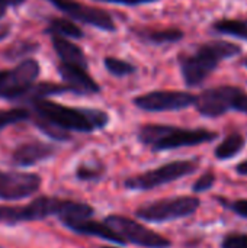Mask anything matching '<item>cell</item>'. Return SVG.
<instances>
[{
  "mask_svg": "<svg viewBox=\"0 0 247 248\" xmlns=\"http://www.w3.org/2000/svg\"><path fill=\"white\" fill-rule=\"evenodd\" d=\"M103 65L108 70L109 74L115 76V77H125L130 74L135 73V65H132L131 62L116 58V57H105L103 60Z\"/></svg>",
  "mask_w": 247,
  "mask_h": 248,
  "instance_id": "22",
  "label": "cell"
},
{
  "mask_svg": "<svg viewBox=\"0 0 247 248\" xmlns=\"http://www.w3.org/2000/svg\"><path fill=\"white\" fill-rule=\"evenodd\" d=\"M39 64L33 58H26L12 70L0 71V97L17 99L26 94L39 76Z\"/></svg>",
  "mask_w": 247,
  "mask_h": 248,
  "instance_id": "6",
  "label": "cell"
},
{
  "mask_svg": "<svg viewBox=\"0 0 247 248\" xmlns=\"http://www.w3.org/2000/svg\"><path fill=\"white\" fill-rule=\"evenodd\" d=\"M242 48L230 41H210L199 45L195 52L181 55L179 65L188 87H198L218 67L223 60L239 55Z\"/></svg>",
  "mask_w": 247,
  "mask_h": 248,
  "instance_id": "2",
  "label": "cell"
},
{
  "mask_svg": "<svg viewBox=\"0 0 247 248\" xmlns=\"http://www.w3.org/2000/svg\"><path fill=\"white\" fill-rule=\"evenodd\" d=\"M64 205H66L64 199L42 196L32 201L26 206L0 208V224L15 225L23 221H41L52 215L60 217V214L64 209Z\"/></svg>",
  "mask_w": 247,
  "mask_h": 248,
  "instance_id": "8",
  "label": "cell"
},
{
  "mask_svg": "<svg viewBox=\"0 0 247 248\" xmlns=\"http://www.w3.org/2000/svg\"><path fill=\"white\" fill-rule=\"evenodd\" d=\"M229 208H230L231 211H234L239 217L247 218V199H240V201L231 202V203L229 205Z\"/></svg>",
  "mask_w": 247,
  "mask_h": 248,
  "instance_id": "28",
  "label": "cell"
},
{
  "mask_svg": "<svg viewBox=\"0 0 247 248\" xmlns=\"http://www.w3.org/2000/svg\"><path fill=\"white\" fill-rule=\"evenodd\" d=\"M236 171L242 176H247V160L246 161H242L237 167H236Z\"/></svg>",
  "mask_w": 247,
  "mask_h": 248,
  "instance_id": "31",
  "label": "cell"
},
{
  "mask_svg": "<svg viewBox=\"0 0 247 248\" xmlns=\"http://www.w3.org/2000/svg\"><path fill=\"white\" fill-rule=\"evenodd\" d=\"M38 49V44H32V42H19L16 45H12L9 48V51H6V57H9L10 60H16L20 57H25L33 51Z\"/></svg>",
  "mask_w": 247,
  "mask_h": 248,
  "instance_id": "25",
  "label": "cell"
},
{
  "mask_svg": "<svg viewBox=\"0 0 247 248\" xmlns=\"http://www.w3.org/2000/svg\"><path fill=\"white\" fill-rule=\"evenodd\" d=\"M102 248H115V247H102Z\"/></svg>",
  "mask_w": 247,
  "mask_h": 248,
  "instance_id": "36",
  "label": "cell"
},
{
  "mask_svg": "<svg viewBox=\"0 0 247 248\" xmlns=\"http://www.w3.org/2000/svg\"><path fill=\"white\" fill-rule=\"evenodd\" d=\"M198 169L197 161L182 160V161H172L165 166H160L154 170H148L138 176L130 177L125 180V187L130 190H150L159 186L176 182L185 176L195 173Z\"/></svg>",
  "mask_w": 247,
  "mask_h": 248,
  "instance_id": "5",
  "label": "cell"
},
{
  "mask_svg": "<svg viewBox=\"0 0 247 248\" xmlns=\"http://www.w3.org/2000/svg\"><path fill=\"white\" fill-rule=\"evenodd\" d=\"M221 248H247V234H229L224 237Z\"/></svg>",
  "mask_w": 247,
  "mask_h": 248,
  "instance_id": "26",
  "label": "cell"
},
{
  "mask_svg": "<svg viewBox=\"0 0 247 248\" xmlns=\"http://www.w3.org/2000/svg\"><path fill=\"white\" fill-rule=\"evenodd\" d=\"M106 3H115V4H124V6H137V4H146V3H153L157 0H102Z\"/></svg>",
  "mask_w": 247,
  "mask_h": 248,
  "instance_id": "29",
  "label": "cell"
},
{
  "mask_svg": "<svg viewBox=\"0 0 247 248\" xmlns=\"http://www.w3.org/2000/svg\"><path fill=\"white\" fill-rule=\"evenodd\" d=\"M214 31L247 41V19H220L213 25Z\"/></svg>",
  "mask_w": 247,
  "mask_h": 248,
  "instance_id": "20",
  "label": "cell"
},
{
  "mask_svg": "<svg viewBox=\"0 0 247 248\" xmlns=\"http://www.w3.org/2000/svg\"><path fill=\"white\" fill-rule=\"evenodd\" d=\"M41 186V177L33 173L1 171L0 170V199L19 201L35 193Z\"/></svg>",
  "mask_w": 247,
  "mask_h": 248,
  "instance_id": "12",
  "label": "cell"
},
{
  "mask_svg": "<svg viewBox=\"0 0 247 248\" xmlns=\"http://www.w3.org/2000/svg\"><path fill=\"white\" fill-rule=\"evenodd\" d=\"M31 118V113L26 109L22 108H16V109H0V129L16 124V122H22Z\"/></svg>",
  "mask_w": 247,
  "mask_h": 248,
  "instance_id": "23",
  "label": "cell"
},
{
  "mask_svg": "<svg viewBox=\"0 0 247 248\" xmlns=\"http://www.w3.org/2000/svg\"><path fill=\"white\" fill-rule=\"evenodd\" d=\"M47 32L49 35H60L64 38H73V39H82L84 36L83 31L70 19L66 17H54L51 19Z\"/></svg>",
  "mask_w": 247,
  "mask_h": 248,
  "instance_id": "18",
  "label": "cell"
},
{
  "mask_svg": "<svg viewBox=\"0 0 247 248\" xmlns=\"http://www.w3.org/2000/svg\"><path fill=\"white\" fill-rule=\"evenodd\" d=\"M217 137V132L208 129H186L159 124L143 125L138 131V140L144 145H148L153 151H169L182 147H195L211 142Z\"/></svg>",
  "mask_w": 247,
  "mask_h": 248,
  "instance_id": "3",
  "label": "cell"
},
{
  "mask_svg": "<svg viewBox=\"0 0 247 248\" xmlns=\"http://www.w3.org/2000/svg\"><path fill=\"white\" fill-rule=\"evenodd\" d=\"M242 64H243V65H245V67H246V68H247V58H245V60L242 61Z\"/></svg>",
  "mask_w": 247,
  "mask_h": 248,
  "instance_id": "35",
  "label": "cell"
},
{
  "mask_svg": "<svg viewBox=\"0 0 247 248\" xmlns=\"http://www.w3.org/2000/svg\"><path fill=\"white\" fill-rule=\"evenodd\" d=\"M214 183H215V174H214V171H207V173H204L197 182H195V185H194V192L195 193H202V192H207L208 189H211L213 186H214Z\"/></svg>",
  "mask_w": 247,
  "mask_h": 248,
  "instance_id": "27",
  "label": "cell"
},
{
  "mask_svg": "<svg viewBox=\"0 0 247 248\" xmlns=\"http://www.w3.org/2000/svg\"><path fill=\"white\" fill-rule=\"evenodd\" d=\"M234 110L242 112V113H247V93H242L240 97L237 99V103L234 106Z\"/></svg>",
  "mask_w": 247,
  "mask_h": 248,
  "instance_id": "30",
  "label": "cell"
},
{
  "mask_svg": "<svg viewBox=\"0 0 247 248\" xmlns=\"http://www.w3.org/2000/svg\"><path fill=\"white\" fill-rule=\"evenodd\" d=\"M102 173H103V167L93 163V164H82L77 169L76 176L80 180H98L100 179Z\"/></svg>",
  "mask_w": 247,
  "mask_h": 248,
  "instance_id": "24",
  "label": "cell"
},
{
  "mask_svg": "<svg viewBox=\"0 0 247 248\" xmlns=\"http://www.w3.org/2000/svg\"><path fill=\"white\" fill-rule=\"evenodd\" d=\"M100 1H102V0H100Z\"/></svg>",
  "mask_w": 247,
  "mask_h": 248,
  "instance_id": "37",
  "label": "cell"
},
{
  "mask_svg": "<svg viewBox=\"0 0 247 248\" xmlns=\"http://www.w3.org/2000/svg\"><path fill=\"white\" fill-rule=\"evenodd\" d=\"M51 42L54 46V51L60 57L61 62L66 64H74L87 68V58L80 46H77L74 42H71L68 38L60 36V35H51Z\"/></svg>",
  "mask_w": 247,
  "mask_h": 248,
  "instance_id": "16",
  "label": "cell"
},
{
  "mask_svg": "<svg viewBox=\"0 0 247 248\" xmlns=\"http://www.w3.org/2000/svg\"><path fill=\"white\" fill-rule=\"evenodd\" d=\"M66 227L77 234H83V235H90V237H99L102 240L115 243V244H125L127 241L116 234L106 222H98L93 221L90 218L87 219H82V221H74V222H68L66 224Z\"/></svg>",
  "mask_w": 247,
  "mask_h": 248,
  "instance_id": "15",
  "label": "cell"
},
{
  "mask_svg": "<svg viewBox=\"0 0 247 248\" xmlns=\"http://www.w3.org/2000/svg\"><path fill=\"white\" fill-rule=\"evenodd\" d=\"M243 90L237 86H217L204 90L197 96L195 108L197 110L207 118H218L234 109L237 99Z\"/></svg>",
  "mask_w": 247,
  "mask_h": 248,
  "instance_id": "9",
  "label": "cell"
},
{
  "mask_svg": "<svg viewBox=\"0 0 247 248\" xmlns=\"http://www.w3.org/2000/svg\"><path fill=\"white\" fill-rule=\"evenodd\" d=\"M58 74L63 78L64 84L70 89L71 93H76V94H98L100 92V86L86 71L84 67L60 62L58 64Z\"/></svg>",
  "mask_w": 247,
  "mask_h": 248,
  "instance_id": "13",
  "label": "cell"
},
{
  "mask_svg": "<svg viewBox=\"0 0 247 248\" xmlns=\"http://www.w3.org/2000/svg\"><path fill=\"white\" fill-rule=\"evenodd\" d=\"M7 32H9V28H7V26H4L3 29L0 28V39H3V38L7 35Z\"/></svg>",
  "mask_w": 247,
  "mask_h": 248,
  "instance_id": "33",
  "label": "cell"
},
{
  "mask_svg": "<svg viewBox=\"0 0 247 248\" xmlns=\"http://www.w3.org/2000/svg\"><path fill=\"white\" fill-rule=\"evenodd\" d=\"M70 92V89L64 84H57V83H51V81H45V83H39L35 84L26 94H29V100H35V99H45L47 96L51 94H61V93H67Z\"/></svg>",
  "mask_w": 247,
  "mask_h": 248,
  "instance_id": "21",
  "label": "cell"
},
{
  "mask_svg": "<svg viewBox=\"0 0 247 248\" xmlns=\"http://www.w3.org/2000/svg\"><path fill=\"white\" fill-rule=\"evenodd\" d=\"M4 15H6V6H3V4L0 3V19H1Z\"/></svg>",
  "mask_w": 247,
  "mask_h": 248,
  "instance_id": "34",
  "label": "cell"
},
{
  "mask_svg": "<svg viewBox=\"0 0 247 248\" xmlns=\"http://www.w3.org/2000/svg\"><path fill=\"white\" fill-rule=\"evenodd\" d=\"M197 96L182 90H153L137 96L134 105L146 112H169L182 110L195 105Z\"/></svg>",
  "mask_w": 247,
  "mask_h": 248,
  "instance_id": "10",
  "label": "cell"
},
{
  "mask_svg": "<svg viewBox=\"0 0 247 248\" xmlns=\"http://www.w3.org/2000/svg\"><path fill=\"white\" fill-rule=\"evenodd\" d=\"M245 144H246L245 137L239 132H233L227 135L215 148V157L218 160H230L243 150Z\"/></svg>",
  "mask_w": 247,
  "mask_h": 248,
  "instance_id": "17",
  "label": "cell"
},
{
  "mask_svg": "<svg viewBox=\"0 0 247 248\" xmlns=\"http://www.w3.org/2000/svg\"><path fill=\"white\" fill-rule=\"evenodd\" d=\"M140 36H143L146 41L163 45V44H173L181 39H183L185 33L183 31L178 28H166V29H148L140 32Z\"/></svg>",
  "mask_w": 247,
  "mask_h": 248,
  "instance_id": "19",
  "label": "cell"
},
{
  "mask_svg": "<svg viewBox=\"0 0 247 248\" xmlns=\"http://www.w3.org/2000/svg\"><path fill=\"white\" fill-rule=\"evenodd\" d=\"M38 126L55 140H68L67 131L93 132L109 122V115L99 109L70 108L48 99L31 100Z\"/></svg>",
  "mask_w": 247,
  "mask_h": 248,
  "instance_id": "1",
  "label": "cell"
},
{
  "mask_svg": "<svg viewBox=\"0 0 247 248\" xmlns=\"http://www.w3.org/2000/svg\"><path fill=\"white\" fill-rule=\"evenodd\" d=\"M201 202L195 196H176L146 203L135 211L137 218L147 222H169L192 215Z\"/></svg>",
  "mask_w": 247,
  "mask_h": 248,
  "instance_id": "4",
  "label": "cell"
},
{
  "mask_svg": "<svg viewBox=\"0 0 247 248\" xmlns=\"http://www.w3.org/2000/svg\"><path fill=\"white\" fill-rule=\"evenodd\" d=\"M105 222L127 243L144 248H167L172 246V243L166 237L146 228L131 218L122 215H109Z\"/></svg>",
  "mask_w": 247,
  "mask_h": 248,
  "instance_id": "7",
  "label": "cell"
},
{
  "mask_svg": "<svg viewBox=\"0 0 247 248\" xmlns=\"http://www.w3.org/2000/svg\"><path fill=\"white\" fill-rule=\"evenodd\" d=\"M55 153V148L49 144L39 142V141H32L22 144L17 147L13 153V163L20 167H29L33 166L42 160L49 158Z\"/></svg>",
  "mask_w": 247,
  "mask_h": 248,
  "instance_id": "14",
  "label": "cell"
},
{
  "mask_svg": "<svg viewBox=\"0 0 247 248\" xmlns=\"http://www.w3.org/2000/svg\"><path fill=\"white\" fill-rule=\"evenodd\" d=\"M0 3L7 7V6H19V4L25 3V0H0Z\"/></svg>",
  "mask_w": 247,
  "mask_h": 248,
  "instance_id": "32",
  "label": "cell"
},
{
  "mask_svg": "<svg viewBox=\"0 0 247 248\" xmlns=\"http://www.w3.org/2000/svg\"><path fill=\"white\" fill-rule=\"evenodd\" d=\"M47 1L51 3L52 6H55L57 9H60L61 12H64L67 16H70L74 20H79L82 23L95 26L100 31H106V32L116 31L114 17L111 16L109 12H106L103 9L87 6V4L79 3L76 0H47Z\"/></svg>",
  "mask_w": 247,
  "mask_h": 248,
  "instance_id": "11",
  "label": "cell"
}]
</instances>
